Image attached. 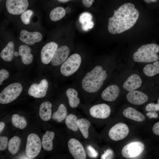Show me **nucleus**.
Segmentation results:
<instances>
[{
    "label": "nucleus",
    "mask_w": 159,
    "mask_h": 159,
    "mask_svg": "<svg viewBox=\"0 0 159 159\" xmlns=\"http://www.w3.org/2000/svg\"><path fill=\"white\" fill-rule=\"evenodd\" d=\"M52 103L49 101L43 102L39 107V115L41 118L44 121L49 120L51 118Z\"/></svg>",
    "instance_id": "nucleus-21"
},
{
    "label": "nucleus",
    "mask_w": 159,
    "mask_h": 159,
    "mask_svg": "<svg viewBox=\"0 0 159 159\" xmlns=\"http://www.w3.org/2000/svg\"><path fill=\"white\" fill-rule=\"evenodd\" d=\"M22 90V87L19 83H12L6 87L0 94V103H9L16 99Z\"/></svg>",
    "instance_id": "nucleus-4"
},
{
    "label": "nucleus",
    "mask_w": 159,
    "mask_h": 159,
    "mask_svg": "<svg viewBox=\"0 0 159 159\" xmlns=\"http://www.w3.org/2000/svg\"><path fill=\"white\" fill-rule=\"evenodd\" d=\"M11 120L13 125L21 129L25 128L27 125V121L25 118L17 114L12 115Z\"/></svg>",
    "instance_id": "nucleus-31"
},
{
    "label": "nucleus",
    "mask_w": 159,
    "mask_h": 159,
    "mask_svg": "<svg viewBox=\"0 0 159 159\" xmlns=\"http://www.w3.org/2000/svg\"><path fill=\"white\" fill-rule=\"evenodd\" d=\"M5 124L4 122H0V133H1V132L3 131L5 127Z\"/></svg>",
    "instance_id": "nucleus-43"
},
{
    "label": "nucleus",
    "mask_w": 159,
    "mask_h": 159,
    "mask_svg": "<svg viewBox=\"0 0 159 159\" xmlns=\"http://www.w3.org/2000/svg\"><path fill=\"white\" fill-rule=\"evenodd\" d=\"M159 46L151 43L143 45L137 50L133 55V60L139 62H151L157 61L159 57Z\"/></svg>",
    "instance_id": "nucleus-3"
},
{
    "label": "nucleus",
    "mask_w": 159,
    "mask_h": 159,
    "mask_svg": "<svg viewBox=\"0 0 159 159\" xmlns=\"http://www.w3.org/2000/svg\"><path fill=\"white\" fill-rule=\"evenodd\" d=\"M58 45L54 42H49L43 47L41 52L42 62L44 64H48L51 61L58 49Z\"/></svg>",
    "instance_id": "nucleus-12"
},
{
    "label": "nucleus",
    "mask_w": 159,
    "mask_h": 159,
    "mask_svg": "<svg viewBox=\"0 0 159 159\" xmlns=\"http://www.w3.org/2000/svg\"><path fill=\"white\" fill-rule=\"evenodd\" d=\"M120 93L119 87L116 85H112L103 91L101 94V97L106 101H113L118 97Z\"/></svg>",
    "instance_id": "nucleus-17"
},
{
    "label": "nucleus",
    "mask_w": 159,
    "mask_h": 159,
    "mask_svg": "<svg viewBox=\"0 0 159 159\" xmlns=\"http://www.w3.org/2000/svg\"><path fill=\"white\" fill-rule=\"evenodd\" d=\"M8 143V138L6 136L0 137V150L3 151L7 148Z\"/></svg>",
    "instance_id": "nucleus-35"
},
{
    "label": "nucleus",
    "mask_w": 159,
    "mask_h": 159,
    "mask_svg": "<svg viewBox=\"0 0 159 159\" xmlns=\"http://www.w3.org/2000/svg\"><path fill=\"white\" fill-rule=\"evenodd\" d=\"M81 25L82 29L84 31H86L93 28L94 26V23L91 21L85 23Z\"/></svg>",
    "instance_id": "nucleus-38"
},
{
    "label": "nucleus",
    "mask_w": 159,
    "mask_h": 159,
    "mask_svg": "<svg viewBox=\"0 0 159 159\" xmlns=\"http://www.w3.org/2000/svg\"><path fill=\"white\" fill-rule=\"evenodd\" d=\"M29 6L27 0H6V6L8 12L13 15H19L25 11Z\"/></svg>",
    "instance_id": "nucleus-8"
},
{
    "label": "nucleus",
    "mask_w": 159,
    "mask_h": 159,
    "mask_svg": "<svg viewBox=\"0 0 159 159\" xmlns=\"http://www.w3.org/2000/svg\"></svg>",
    "instance_id": "nucleus-49"
},
{
    "label": "nucleus",
    "mask_w": 159,
    "mask_h": 159,
    "mask_svg": "<svg viewBox=\"0 0 159 159\" xmlns=\"http://www.w3.org/2000/svg\"><path fill=\"white\" fill-rule=\"evenodd\" d=\"M33 14L32 10H28L21 14L20 18L22 23L25 25L28 24L30 21L31 17Z\"/></svg>",
    "instance_id": "nucleus-32"
},
{
    "label": "nucleus",
    "mask_w": 159,
    "mask_h": 159,
    "mask_svg": "<svg viewBox=\"0 0 159 159\" xmlns=\"http://www.w3.org/2000/svg\"><path fill=\"white\" fill-rule=\"evenodd\" d=\"M69 152L75 159H85L86 155L82 144L75 138L70 139L68 142Z\"/></svg>",
    "instance_id": "nucleus-10"
},
{
    "label": "nucleus",
    "mask_w": 159,
    "mask_h": 159,
    "mask_svg": "<svg viewBox=\"0 0 159 159\" xmlns=\"http://www.w3.org/2000/svg\"><path fill=\"white\" fill-rule=\"evenodd\" d=\"M129 132V129L127 125L119 123L111 128L109 132V135L112 140L117 141L125 138Z\"/></svg>",
    "instance_id": "nucleus-9"
},
{
    "label": "nucleus",
    "mask_w": 159,
    "mask_h": 159,
    "mask_svg": "<svg viewBox=\"0 0 159 159\" xmlns=\"http://www.w3.org/2000/svg\"><path fill=\"white\" fill-rule=\"evenodd\" d=\"M158 104H159V99L158 100Z\"/></svg>",
    "instance_id": "nucleus-48"
},
{
    "label": "nucleus",
    "mask_w": 159,
    "mask_h": 159,
    "mask_svg": "<svg viewBox=\"0 0 159 159\" xmlns=\"http://www.w3.org/2000/svg\"><path fill=\"white\" fill-rule=\"evenodd\" d=\"M145 2L147 3H150L151 2H155L157 0H143Z\"/></svg>",
    "instance_id": "nucleus-44"
},
{
    "label": "nucleus",
    "mask_w": 159,
    "mask_h": 159,
    "mask_svg": "<svg viewBox=\"0 0 159 159\" xmlns=\"http://www.w3.org/2000/svg\"><path fill=\"white\" fill-rule=\"evenodd\" d=\"M14 55L16 57H18L19 56V52L16 51L14 52Z\"/></svg>",
    "instance_id": "nucleus-47"
},
{
    "label": "nucleus",
    "mask_w": 159,
    "mask_h": 159,
    "mask_svg": "<svg viewBox=\"0 0 159 159\" xmlns=\"http://www.w3.org/2000/svg\"><path fill=\"white\" fill-rule=\"evenodd\" d=\"M48 87L47 81L43 79L39 84L32 85L28 90V93L29 95L35 98H42L46 95Z\"/></svg>",
    "instance_id": "nucleus-11"
},
{
    "label": "nucleus",
    "mask_w": 159,
    "mask_h": 159,
    "mask_svg": "<svg viewBox=\"0 0 159 159\" xmlns=\"http://www.w3.org/2000/svg\"><path fill=\"white\" fill-rule=\"evenodd\" d=\"M57 0L58 2H59L65 3L70 0Z\"/></svg>",
    "instance_id": "nucleus-46"
},
{
    "label": "nucleus",
    "mask_w": 159,
    "mask_h": 159,
    "mask_svg": "<svg viewBox=\"0 0 159 159\" xmlns=\"http://www.w3.org/2000/svg\"><path fill=\"white\" fill-rule=\"evenodd\" d=\"M83 5L86 7L89 8L92 5L94 0H82Z\"/></svg>",
    "instance_id": "nucleus-42"
},
{
    "label": "nucleus",
    "mask_w": 159,
    "mask_h": 159,
    "mask_svg": "<svg viewBox=\"0 0 159 159\" xmlns=\"http://www.w3.org/2000/svg\"><path fill=\"white\" fill-rule=\"evenodd\" d=\"M42 143L41 140L37 135L34 133H31L28 136L26 153L29 158H33L37 156L40 153Z\"/></svg>",
    "instance_id": "nucleus-6"
},
{
    "label": "nucleus",
    "mask_w": 159,
    "mask_h": 159,
    "mask_svg": "<svg viewBox=\"0 0 159 159\" xmlns=\"http://www.w3.org/2000/svg\"><path fill=\"white\" fill-rule=\"evenodd\" d=\"M113 152L110 150H107L105 152L101 157V159H110L111 158V156H112Z\"/></svg>",
    "instance_id": "nucleus-39"
},
{
    "label": "nucleus",
    "mask_w": 159,
    "mask_h": 159,
    "mask_svg": "<svg viewBox=\"0 0 159 159\" xmlns=\"http://www.w3.org/2000/svg\"><path fill=\"white\" fill-rule=\"evenodd\" d=\"M66 93L70 107L73 108L77 107L80 103L77 91L74 89L69 88L67 90Z\"/></svg>",
    "instance_id": "nucleus-24"
},
{
    "label": "nucleus",
    "mask_w": 159,
    "mask_h": 159,
    "mask_svg": "<svg viewBox=\"0 0 159 159\" xmlns=\"http://www.w3.org/2000/svg\"><path fill=\"white\" fill-rule=\"evenodd\" d=\"M126 98L131 103L136 105H142L148 101V96L143 92L137 90L129 91L127 94Z\"/></svg>",
    "instance_id": "nucleus-16"
},
{
    "label": "nucleus",
    "mask_w": 159,
    "mask_h": 159,
    "mask_svg": "<svg viewBox=\"0 0 159 159\" xmlns=\"http://www.w3.org/2000/svg\"><path fill=\"white\" fill-rule=\"evenodd\" d=\"M144 148V144L141 142H132L123 147L122 150V154L125 158H132L141 154Z\"/></svg>",
    "instance_id": "nucleus-7"
},
{
    "label": "nucleus",
    "mask_w": 159,
    "mask_h": 159,
    "mask_svg": "<svg viewBox=\"0 0 159 159\" xmlns=\"http://www.w3.org/2000/svg\"><path fill=\"white\" fill-rule=\"evenodd\" d=\"M55 134L54 132L47 131L43 136L42 140V145L43 148L45 150L50 151L53 148L52 140Z\"/></svg>",
    "instance_id": "nucleus-23"
},
{
    "label": "nucleus",
    "mask_w": 159,
    "mask_h": 159,
    "mask_svg": "<svg viewBox=\"0 0 159 159\" xmlns=\"http://www.w3.org/2000/svg\"><path fill=\"white\" fill-rule=\"evenodd\" d=\"M142 80L137 74H133L130 75L123 84V88L128 91L135 90L141 85Z\"/></svg>",
    "instance_id": "nucleus-18"
},
{
    "label": "nucleus",
    "mask_w": 159,
    "mask_h": 159,
    "mask_svg": "<svg viewBox=\"0 0 159 159\" xmlns=\"http://www.w3.org/2000/svg\"><path fill=\"white\" fill-rule=\"evenodd\" d=\"M77 118L76 115L70 114L67 115L65 119V122L67 127L70 130L76 132L78 128L77 124Z\"/></svg>",
    "instance_id": "nucleus-30"
},
{
    "label": "nucleus",
    "mask_w": 159,
    "mask_h": 159,
    "mask_svg": "<svg viewBox=\"0 0 159 159\" xmlns=\"http://www.w3.org/2000/svg\"><path fill=\"white\" fill-rule=\"evenodd\" d=\"M107 76L106 71L102 66L97 65L87 73L83 78L82 87L87 92H96L102 87Z\"/></svg>",
    "instance_id": "nucleus-2"
},
{
    "label": "nucleus",
    "mask_w": 159,
    "mask_h": 159,
    "mask_svg": "<svg viewBox=\"0 0 159 159\" xmlns=\"http://www.w3.org/2000/svg\"><path fill=\"white\" fill-rule=\"evenodd\" d=\"M66 12L67 13H68L70 12L71 10L70 8L67 7L65 9Z\"/></svg>",
    "instance_id": "nucleus-45"
},
{
    "label": "nucleus",
    "mask_w": 159,
    "mask_h": 159,
    "mask_svg": "<svg viewBox=\"0 0 159 159\" xmlns=\"http://www.w3.org/2000/svg\"><path fill=\"white\" fill-rule=\"evenodd\" d=\"M92 18V15L88 12H84L80 15L79 21L81 24L91 21Z\"/></svg>",
    "instance_id": "nucleus-33"
},
{
    "label": "nucleus",
    "mask_w": 159,
    "mask_h": 159,
    "mask_svg": "<svg viewBox=\"0 0 159 159\" xmlns=\"http://www.w3.org/2000/svg\"><path fill=\"white\" fill-rule=\"evenodd\" d=\"M152 131L155 135H159V121L154 125L152 128Z\"/></svg>",
    "instance_id": "nucleus-40"
},
{
    "label": "nucleus",
    "mask_w": 159,
    "mask_h": 159,
    "mask_svg": "<svg viewBox=\"0 0 159 159\" xmlns=\"http://www.w3.org/2000/svg\"><path fill=\"white\" fill-rule=\"evenodd\" d=\"M65 9L62 7H57L52 10L50 12L49 16L50 19L52 21H56L63 18L65 15Z\"/></svg>",
    "instance_id": "nucleus-29"
},
{
    "label": "nucleus",
    "mask_w": 159,
    "mask_h": 159,
    "mask_svg": "<svg viewBox=\"0 0 159 159\" xmlns=\"http://www.w3.org/2000/svg\"><path fill=\"white\" fill-rule=\"evenodd\" d=\"M81 62V57L78 54L71 55L61 65L60 69L61 74L65 76L72 75L79 69Z\"/></svg>",
    "instance_id": "nucleus-5"
},
{
    "label": "nucleus",
    "mask_w": 159,
    "mask_h": 159,
    "mask_svg": "<svg viewBox=\"0 0 159 159\" xmlns=\"http://www.w3.org/2000/svg\"><path fill=\"white\" fill-rule=\"evenodd\" d=\"M139 12L135 5L126 3L114 11V14L108 19V29L112 34L121 33L132 27L139 16Z\"/></svg>",
    "instance_id": "nucleus-1"
},
{
    "label": "nucleus",
    "mask_w": 159,
    "mask_h": 159,
    "mask_svg": "<svg viewBox=\"0 0 159 159\" xmlns=\"http://www.w3.org/2000/svg\"><path fill=\"white\" fill-rule=\"evenodd\" d=\"M42 36L41 33L37 32H31L24 29L20 32V40L23 42L29 45H32L41 41Z\"/></svg>",
    "instance_id": "nucleus-14"
},
{
    "label": "nucleus",
    "mask_w": 159,
    "mask_h": 159,
    "mask_svg": "<svg viewBox=\"0 0 159 159\" xmlns=\"http://www.w3.org/2000/svg\"><path fill=\"white\" fill-rule=\"evenodd\" d=\"M88 154L92 158H96L98 156L97 152L91 146L89 145L87 147Z\"/></svg>",
    "instance_id": "nucleus-37"
},
{
    "label": "nucleus",
    "mask_w": 159,
    "mask_h": 159,
    "mask_svg": "<svg viewBox=\"0 0 159 159\" xmlns=\"http://www.w3.org/2000/svg\"><path fill=\"white\" fill-rule=\"evenodd\" d=\"M145 74L149 77H153L159 74V61H155L153 64L146 65L143 68Z\"/></svg>",
    "instance_id": "nucleus-26"
},
{
    "label": "nucleus",
    "mask_w": 159,
    "mask_h": 159,
    "mask_svg": "<svg viewBox=\"0 0 159 159\" xmlns=\"http://www.w3.org/2000/svg\"><path fill=\"white\" fill-rule=\"evenodd\" d=\"M110 112V107L108 105L105 103L94 105L90 110L91 115L97 118H106L109 116Z\"/></svg>",
    "instance_id": "nucleus-13"
},
{
    "label": "nucleus",
    "mask_w": 159,
    "mask_h": 159,
    "mask_svg": "<svg viewBox=\"0 0 159 159\" xmlns=\"http://www.w3.org/2000/svg\"><path fill=\"white\" fill-rule=\"evenodd\" d=\"M21 143V139L19 137H13L10 140L8 144L9 151L12 154H16L19 150Z\"/></svg>",
    "instance_id": "nucleus-28"
},
{
    "label": "nucleus",
    "mask_w": 159,
    "mask_h": 159,
    "mask_svg": "<svg viewBox=\"0 0 159 159\" xmlns=\"http://www.w3.org/2000/svg\"><path fill=\"white\" fill-rule=\"evenodd\" d=\"M126 118L138 122H142L145 119V116L141 112L131 107L125 109L122 112Z\"/></svg>",
    "instance_id": "nucleus-20"
},
{
    "label": "nucleus",
    "mask_w": 159,
    "mask_h": 159,
    "mask_svg": "<svg viewBox=\"0 0 159 159\" xmlns=\"http://www.w3.org/2000/svg\"><path fill=\"white\" fill-rule=\"evenodd\" d=\"M30 48L26 45H21L19 48V56L21 57L22 62L24 64L28 65L32 62L34 56L31 54Z\"/></svg>",
    "instance_id": "nucleus-19"
},
{
    "label": "nucleus",
    "mask_w": 159,
    "mask_h": 159,
    "mask_svg": "<svg viewBox=\"0 0 159 159\" xmlns=\"http://www.w3.org/2000/svg\"><path fill=\"white\" fill-rule=\"evenodd\" d=\"M77 124L78 128L85 138L89 136L88 129L90 125V122L87 120L82 118L77 120Z\"/></svg>",
    "instance_id": "nucleus-27"
},
{
    "label": "nucleus",
    "mask_w": 159,
    "mask_h": 159,
    "mask_svg": "<svg viewBox=\"0 0 159 159\" xmlns=\"http://www.w3.org/2000/svg\"><path fill=\"white\" fill-rule=\"evenodd\" d=\"M14 45L12 41L9 42L0 53L1 58L6 62L11 61L14 57Z\"/></svg>",
    "instance_id": "nucleus-22"
},
{
    "label": "nucleus",
    "mask_w": 159,
    "mask_h": 159,
    "mask_svg": "<svg viewBox=\"0 0 159 159\" xmlns=\"http://www.w3.org/2000/svg\"><path fill=\"white\" fill-rule=\"evenodd\" d=\"M9 76V72L7 70L3 69L0 70V85L4 81L8 78Z\"/></svg>",
    "instance_id": "nucleus-36"
},
{
    "label": "nucleus",
    "mask_w": 159,
    "mask_h": 159,
    "mask_svg": "<svg viewBox=\"0 0 159 159\" xmlns=\"http://www.w3.org/2000/svg\"><path fill=\"white\" fill-rule=\"evenodd\" d=\"M70 51L67 46L63 45L58 48L51 61L52 64L55 66L63 64L68 58Z\"/></svg>",
    "instance_id": "nucleus-15"
},
{
    "label": "nucleus",
    "mask_w": 159,
    "mask_h": 159,
    "mask_svg": "<svg viewBox=\"0 0 159 159\" xmlns=\"http://www.w3.org/2000/svg\"><path fill=\"white\" fill-rule=\"evenodd\" d=\"M146 116L150 118H157L158 117V114L154 111H150L148 112Z\"/></svg>",
    "instance_id": "nucleus-41"
},
{
    "label": "nucleus",
    "mask_w": 159,
    "mask_h": 159,
    "mask_svg": "<svg viewBox=\"0 0 159 159\" xmlns=\"http://www.w3.org/2000/svg\"><path fill=\"white\" fill-rule=\"evenodd\" d=\"M145 110L147 111H159V104L150 103L147 104L145 107Z\"/></svg>",
    "instance_id": "nucleus-34"
},
{
    "label": "nucleus",
    "mask_w": 159,
    "mask_h": 159,
    "mask_svg": "<svg viewBox=\"0 0 159 159\" xmlns=\"http://www.w3.org/2000/svg\"><path fill=\"white\" fill-rule=\"evenodd\" d=\"M67 112L65 106L63 104L58 107L57 110L54 112L52 116V118L58 122L63 121L67 116Z\"/></svg>",
    "instance_id": "nucleus-25"
}]
</instances>
